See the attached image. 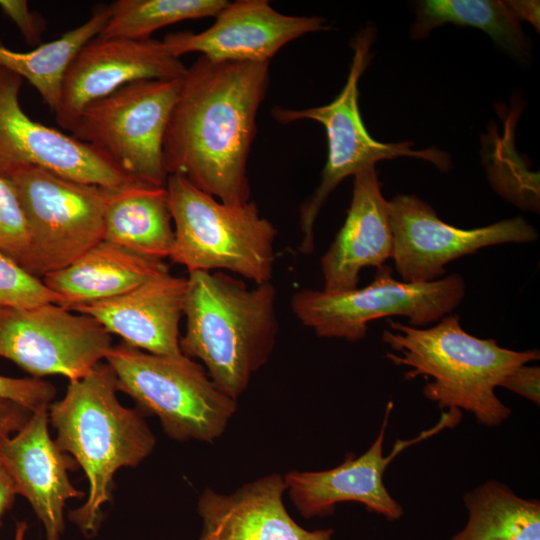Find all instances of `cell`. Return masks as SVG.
Wrapping results in <instances>:
<instances>
[{
	"instance_id": "23",
	"label": "cell",
	"mask_w": 540,
	"mask_h": 540,
	"mask_svg": "<svg viewBox=\"0 0 540 540\" xmlns=\"http://www.w3.org/2000/svg\"><path fill=\"white\" fill-rule=\"evenodd\" d=\"M464 528L450 540H540V503L490 480L463 496Z\"/></svg>"
},
{
	"instance_id": "13",
	"label": "cell",
	"mask_w": 540,
	"mask_h": 540,
	"mask_svg": "<svg viewBox=\"0 0 540 540\" xmlns=\"http://www.w3.org/2000/svg\"><path fill=\"white\" fill-rule=\"evenodd\" d=\"M23 78L0 66V176L36 166L64 178L111 189L138 182L94 147L32 120L22 109Z\"/></svg>"
},
{
	"instance_id": "18",
	"label": "cell",
	"mask_w": 540,
	"mask_h": 540,
	"mask_svg": "<svg viewBox=\"0 0 540 540\" xmlns=\"http://www.w3.org/2000/svg\"><path fill=\"white\" fill-rule=\"evenodd\" d=\"M284 479L274 473L231 494L205 488L197 502L202 531L197 540H332L333 529L309 531L283 503Z\"/></svg>"
},
{
	"instance_id": "17",
	"label": "cell",
	"mask_w": 540,
	"mask_h": 540,
	"mask_svg": "<svg viewBox=\"0 0 540 540\" xmlns=\"http://www.w3.org/2000/svg\"><path fill=\"white\" fill-rule=\"evenodd\" d=\"M48 407L31 413L15 435L0 437V459L18 494L31 505L43 524L46 540H60L65 529L64 507L84 493L70 482L77 462L60 450L49 434Z\"/></svg>"
},
{
	"instance_id": "35",
	"label": "cell",
	"mask_w": 540,
	"mask_h": 540,
	"mask_svg": "<svg viewBox=\"0 0 540 540\" xmlns=\"http://www.w3.org/2000/svg\"><path fill=\"white\" fill-rule=\"evenodd\" d=\"M28 525L25 521H17L13 540H24Z\"/></svg>"
},
{
	"instance_id": "14",
	"label": "cell",
	"mask_w": 540,
	"mask_h": 540,
	"mask_svg": "<svg viewBox=\"0 0 540 540\" xmlns=\"http://www.w3.org/2000/svg\"><path fill=\"white\" fill-rule=\"evenodd\" d=\"M392 409L393 403L389 402L375 441L360 456L349 453L341 464L328 470H293L285 474L283 479L289 497L304 518L328 516L334 512L338 503L348 501L361 503L367 510L389 521L402 517V505L390 495L383 482L387 466L408 447L457 425L462 412L459 409L443 412L439 422L432 428L408 440L397 439L392 451L384 455L383 443Z\"/></svg>"
},
{
	"instance_id": "1",
	"label": "cell",
	"mask_w": 540,
	"mask_h": 540,
	"mask_svg": "<svg viewBox=\"0 0 540 540\" xmlns=\"http://www.w3.org/2000/svg\"><path fill=\"white\" fill-rule=\"evenodd\" d=\"M269 64L200 56L186 69L163 140L168 176H182L226 204L250 201L247 162Z\"/></svg>"
},
{
	"instance_id": "33",
	"label": "cell",
	"mask_w": 540,
	"mask_h": 540,
	"mask_svg": "<svg viewBox=\"0 0 540 540\" xmlns=\"http://www.w3.org/2000/svg\"><path fill=\"white\" fill-rule=\"evenodd\" d=\"M17 494L15 482L0 459V526L2 517L13 505Z\"/></svg>"
},
{
	"instance_id": "31",
	"label": "cell",
	"mask_w": 540,
	"mask_h": 540,
	"mask_svg": "<svg viewBox=\"0 0 540 540\" xmlns=\"http://www.w3.org/2000/svg\"><path fill=\"white\" fill-rule=\"evenodd\" d=\"M500 387L509 389L533 403H540V368L523 364L512 370L501 382Z\"/></svg>"
},
{
	"instance_id": "4",
	"label": "cell",
	"mask_w": 540,
	"mask_h": 540,
	"mask_svg": "<svg viewBox=\"0 0 540 540\" xmlns=\"http://www.w3.org/2000/svg\"><path fill=\"white\" fill-rule=\"evenodd\" d=\"M382 340L394 353L386 358L407 366L405 379L431 378L424 396L443 410L464 409L486 426H497L511 410L495 393L515 368L539 359L538 350L515 351L501 347L494 339H482L466 332L458 315L448 314L430 328H419L389 320Z\"/></svg>"
},
{
	"instance_id": "27",
	"label": "cell",
	"mask_w": 540,
	"mask_h": 540,
	"mask_svg": "<svg viewBox=\"0 0 540 540\" xmlns=\"http://www.w3.org/2000/svg\"><path fill=\"white\" fill-rule=\"evenodd\" d=\"M58 296L43 282L0 251V309H25L58 303Z\"/></svg>"
},
{
	"instance_id": "16",
	"label": "cell",
	"mask_w": 540,
	"mask_h": 540,
	"mask_svg": "<svg viewBox=\"0 0 540 540\" xmlns=\"http://www.w3.org/2000/svg\"><path fill=\"white\" fill-rule=\"evenodd\" d=\"M215 18L202 32L171 33L162 41L178 58L199 52L214 62L270 63L289 42L329 29L324 18L285 15L266 0L228 2Z\"/></svg>"
},
{
	"instance_id": "24",
	"label": "cell",
	"mask_w": 540,
	"mask_h": 540,
	"mask_svg": "<svg viewBox=\"0 0 540 540\" xmlns=\"http://www.w3.org/2000/svg\"><path fill=\"white\" fill-rule=\"evenodd\" d=\"M109 17V5L100 7L85 23L31 51H14L0 43V66L27 79L55 112L70 63L86 43L100 35Z\"/></svg>"
},
{
	"instance_id": "20",
	"label": "cell",
	"mask_w": 540,
	"mask_h": 540,
	"mask_svg": "<svg viewBox=\"0 0 540 540\" xmlns=\"http://www.w3.org/2000/svg\"><path fill=\"white\" fill-rule=\"evenodd\" d=\"M391 255L389 201L382 195L375 166H368L354 175L346 219L321 258L323 291L356 289L363 268H379Z\"/></svg>"
},
{
	"instance_id": "19",
	"label": "cell",
	"mask_w": 540,
	"mask_h": 540,
	"mask_svg": "<svg viewBox=\"0 0 540 540\" xmlns=\"http://www.w3.org/2000/svg\"><path fill=\"white\" fill-rule=\"evenodd\" d=\"M187 278L170 272L156 275L134 289L75 308L96 319L126 344L159 355L182 354L179 323L184 316Z\"/></svg>"
},
{
	"instance_id": "22",
	"label": "cell",
	"mask_w": 540,
	"mask_h": 540,
	"mask_svg": "<svg viewBox=\"0 0 540 540\" xmlns=\"http://www.w3.org/2000/svg\"><path fill=\"white\" fill-rule=\"evenodd\" d=\"M166 186L141 182L118 190L104 217L103 240L139 255L169 258L174 228Z\"/></svg>"
},
{
	"instance_id": "15",
	"label": "cell",
	"mask_w": 540,
	"mask_h": 540,
	"mask_svg": "<svg viewBox=\"0 0 540 540\" xmlns=\"http://www.w3.org/2000/svg\"><path fill=\"white\" fill-rule=\"evenodd\" d=\"M186 69L163 41L97 36L79 50L65 73L56 121L71 132L90 103L132 82L180 79Z\"/></svg>"
},
{
	"instance_id": "2",
	"label": "cell",
	"mask_w": 540,
	"mask_h": 540,
	"mask_svg": "<svg viewBox=\"0 0 540 540\" xmlns=\"http://www.w3.org/2000/svg\"><path fill=\"white\" fill-rule=\"evenodd\" d=\"M118 392L114 371L100 362L83 378L69 381L63 398L48 407L56 444L75 459L88 479L85 503L68 515L87 537L101 525L115 473L138 466L156 445L143 414L123 406Z\"/></svg>"
},
{
	"instance_id": "25",
	"label": "cell",
	"mask_w": 540,
	"mask_h": 540,
	"mask_svg": "<svg viewBox=\"0 0 540 540\" xmlns=\"http://www.w3.org/2000/svg\"><path fill=\"white\" fill-rule=\"evenodd\" d=\"M446 23L470 26L484 31L506 52L526 59L530 44L519 20L504 1L495 0H425L419 2L411 36L423 39Z\"/></svg>"
},
{
	"instance_id": "29",
	"label": "cell",
	"mask_w": 540,
	"mask_h": 540,
	"mask_svg": "<svg viewBox=\"0 0 540 540\" xmlns=\"http://www.w3.org/2000/svg\"><path fill=\"white\" fill-rule=\"evenodd\" d=\"M55 396L56 389L48 381L0 375V399L14 402L30 412L49 407Z\"/></svg>"
},
{
	"instance_id": "6",
	"label": "cell",
	"mask_w": 540,
	"mask_h": 540,
	"mask_svg": "<svg viewBox=\"0 0 540 540\" xmlns=\"http://www.w3.org/2000/svg\"><path fill=\"white\" fill-rule=\"evenodd\" d=\"M105 360L119 391L130 396L143 415L158 417L173 440L212 443L237 410V401L214 384L204 366L183 354H153L122 341Z\"/></svg>"
},
{
	"instance_id": "34",
	"label": "cell",
	"mask_w": 540,
	"mask_h": 540,
	"mask_svg": "<svg viewBox=\"0 0 540 540\" xmlns=\"http://www.w3.org/2000/svg\"><path fill=\"white\" fill-rule=\"evenodd\" d=\"M518 20H525L539 30V1H504Z\"/></svg>"
},
{
	"instance_id": "5",
	"label": "cell",
	"mask_w": 540,
	"mask_h": 540,
	"mask_svg": "<svg viewBox=\"0 0 540 540\" xmlns=\"http://www.w3.org/2000/svg\"><path fill=\"white\" fill-rule=\"evenodd\" d=\"M165 186L174 224L173 263L188 272L227 270L255 284L271 281L277 231L255 202L223 203L179 175H169Z\"/></svg>"
},
{
	"instance_id": "9",
	"label": "cell",
	"mask_w": 540,
	"mask_h": 540,
	"mask_svg": "<svg viewBox=\"0 0 540 540\" xmlns=\"http://www.w3.org/2000/svg\"><path fill=\"white\" fill-rule=\"evenodd\" d=\"M464 296L465 282L458 274L411 283L396 280L384 264L363 288L341 293L300 290L292 296L291 309L317 336L356 342L366 336L372 320L405 316L410 326L420 328L451 314Z\"/></svg>"
},
{
	"instance_id": "32",
	"label": "cell",
	"mask_w": 540,
	"mask_h": 540,
	"mask_svg": "<svg viewBox=\"0 0 540 540\" xmlns=\"http://www.w3.org/2000/svg\"><path fill=\"white\" fill-rule=\"evenodd\" d=\"M31 413L14 402L0 399V437L20 430Z\"/></svg>"
},
{
	"instance_id": "28",
	"label": "cell",
	"mask_w": 540,
	"mask_h": 540,
	"mask_svg": "<svg viewBox=\"0 0 540 540\" xmlns=\"http://www.w3.org/2000/svg\"><path fill=\"white\" fill-rule=\"evenodd\" d=\"M29 250L28 226L16 190L0 176V251L24 268Z\"/></svg>"
},
{
	"instance_id": "30",
	"label": "cell",
	"mask_w": 540,
	"mask_h": 540,
	"mask_svg": "<svg viewBox=\"0 0 540 540\" xmlns=\"http://www.w3.org/2000/svg\"><path fill=\"white\" fill-rule=\"evenodd\" d=\"M0 8L17 25L29 44L37 45L41 41L45 21L39 14L29 9L27 1L0 0Z\"/></svg>"
},
{
	"instance_id": "3",
	"label": "cell",
	"mask_w": 540,
	"mask_h": 540,
	"mask_svg": "<svg viewBox=\"0 0 540 540\" xmlns=\"http://www.w3.org/2000/svg\"><path fill=\"white\" fill-rule=\"evenodd\" d=\"M255 285L248 288L221 271L187 277L180 350L199 359L214 384L236 401L268 361L279 329L274 285Z\"/></svg>"
},
{
	"instance_id": "10",
	"label": "cell",
	"mask_w": 540,
	"mask_h": 540,
	"mask_svg": "<svg viewBox=\"0 0 540 540\" xmlns=\"http://www.w3.org/2000/svg\"><path fill=\"white\" fill-rule=\"evenodd\" d=\"M180 79L141 80L90 103L71 130L134 180L165 186L163 140Z\"/></svg>"
},
{
	"instance_id": "26",
	"label": "cell",
	"mask_w": 540,
	"mask_h": 540,
	"mask_svg": "<svg viewBox=\"0 0 540 540\" xmlns=\"http://www.w3.org/2000/svg\"><path fill=\"white\" fill-rule=\"evenodd\" d=\"M226 0H118L101 38L147 39L156 30L189 19L216 17Z\"/></svg>"
},
{
	"instance_id": "8",
	"label": "cell",
	"mask_w": 540,
	"mask_h": 540,
	"mask_svg": "<svg viewBox=\"0 0 540 540\" xmlns=\"http://www.w3.org/2000/svg\"><path fill=\"white\" fill-rule=\"evenodd\" d=\"M30 238L24 269L42 279L103 240L106 210L120 189L76 182L36 166L10 179ZM126 188V187H125Z\"/></svg>"
},
{
	"instance_id": "21",
	"label": "cell",
	"mask_w": 540,
	"mask_h": 540,
	"mask_svg": "<svg viewBox=\"0 0 540 540\" xmlns=\"http://www.w3.org/2000/svg\"><path fill=\"white\" fill-rule=\"evenodd\" d=\"M163 260L134 253L102 240L70 265L42 278L69 310L122 295L146 280L168 272Z\"/></svg>"
},
{
	"instance_id": "11",
	"label": "cell",
	"mask_w": 540,
	"mask_h": 540,
	"mask_svg": "<svg viewBox=\"0 0 540 540\" xmlns=\"http://www.w3.org/2000/svg\"><path fill=\"white\" fill-rule=\"evenodd\" d=\"M112 346V334L96 319L56 303L0 309V357L33 378L81 379Z\"/></svg>"
},
{
	"instance_id": "12",
	"label": "cell",
	"mask_w": 540,
	"mask_h": 540,
	"mask_svg": "<svg viewBox=\"0 0 540 540\" xmlns=\"http://www.w3.org/2000/svg\"><path fill=\"white\" fill-rule=\"evenodd\" d=\"M389 205L391 258L404 282H432L442 278L445 265L459 257L487 246L538 238L535 228L520 216L462 229L443 222L431 206L414 195H397Z\"/></svg>"
},
{
	"instance_id": "7",
	"label": "cell",
	"mask_w": 540,
	"mask_h": 540,
	"mask_svg": "<svg viewBox=\"0 0 540 540\" xmlns=\"http://www.w3.org/2000/svg\"><path fill=\"white\" fill-rule=\"evenodd\" d=\"M375 39V28L367 26L352 40L353 58L346 83L339 95L329 104L306 108L289 109L275 107L274 119L280 124L298 120H313L323 125L327 137V160L322 171L321 182L312 197L300 210V229L303 234L300 251H314V224L331 192L339 183L360 170L375 166L376 162L397 157H413L428 161L439 170L451 168L450 156L435 147L413 150V143H383L372 138L367 131L358 105V82L370 61V48Z\"/></svg>"
}]
</instances>
